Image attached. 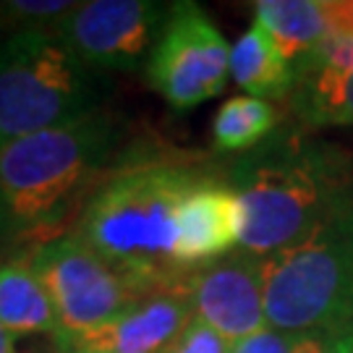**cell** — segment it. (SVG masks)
<instances>
[{
	"instance_id": "obj_1",
	"label": "cell",
	"mask_w": 353,
	"mask_h": 353,
	"mask_svg": "<svg viewBox=\"0 0 353 353\" xmlns=\"http://www.w3.org/2000/svg\"><path fill=\"white\" fill-rule=\"evenodd\" d=\"M239 249L272 256L353 204V154L299 123L280 126L230 168Z\"/></svg>"
},
{
	"instance_id": "obj_2",
	"label": "cell",
	"mask_w": 353,
	"mask_h": 353,
	"mask_svg": "<svg viewBox=\"0 0 353 353\" xmlns=\"http://www.w3.org/2000/svg\"><path fill=\"white\" fill-rule=\"evenodd\" d=\"M210 173L189 157L128 160L92 194L76 233L141 296L183 290L189 275L176 262L178 210Z\"/></svg>"
},
{
	"instance_id": "obj_3",
	"label": "cell",
	"mask_w": 353,
	"mask_h": 353,
	"mask_svg": "<svg viewBox=\"0 0 353 353\" xmlns=\"http://www.w3.org/2000/svg\"><path fill=\"white\" fill-rule=\"evenodd\" d=\"M118 126L100 110L0 144V212L34 228L63 214L118 150Z\"/></svg>"
},
{
	"instance_id": "obj_4",
	"label": "cell",
	"mask_w": 353,
	"mask_h": 353,
	"mask_svg": "<svg viewBox=\"0 0 353 353\" xmlns=\"http://www.w3.org/2000/svg\"><path fill=\"white\" fill-rule=\"evenodd\" d=\"M267 325L325 335L353 327V204L312 236L267 256Z\"/></svg>"
},
{
	"instance_id": "obj_5",
	"label": "cell",
	"mask_w": 353,
	"mask_h": 353,
	"mask_svg": "<svg viewBox=\"0 0 353 353\" xmlns=\"http://www.w3.org/2000/svg\"><path fill=\"white\" fill-rule=\"evenodd\" d=\"M92 68L55 32H11L0 42V144L97 110Z\"/></svg>"
},
{
	"instance_id": "obj_6",
	"label": "cell",
	"mask_w": 353,
	"mask_h": 353,
	"mask_svg": "<svg viewBox=\"0 0 353 353\" xmlns=\"http://www.w3.org/2000/svg\"><path fill=\"white\" fill-rule=\"evenodd\" d=\"M32 265L50 293L61 322L58 345L113 322L144 299L76 230L45 241L32 256Z\"/></svg>"
},
{
	"instance_id": "obj_7",
	"label": "cell",
	"mask_w": 353,
	"mask_h": 353,
	"mask_svg": "<svg viewBox=\"0 0 353 353\" xmlns=\"http://www.w3.org/2000/svg\"><path fill=\"white\" fill-rule=\"evenodd\" d=\"M230 79V45L202 6L181 0L147 58L150 87L176 110H191L223 94Z\"/></svg>"
},
{
	"instance_id": "obj_8",
	"label": "cell",
	"mask_w": 353,
	"mask_h": 353,
	"mask_svg": "<svg viewBox=\"0 0 353 353\" xmlns=\"http://www.w3.org/2000/svg\"><path fill=\"white\" fill-rule=\"evenodd\" d=\"M170 6L154 0L76 3L55 34L87 68L128 71L150 58Z\"/></svg>"
},
{
	"instance_id": "obj_9",
	"label": "cell",
	"mask_w": 353,
	"mask_h": 353,
	"mask_svg": "<svg viewBox=\"0 0 353 353\" xmlns=\"http://www.w3.org/2000/svg\"><path fill=\"white\" fill-rule=\"evenodd\" d=\"M265 272L267 256L239 249L194 270L183 290L194 314L233 345L265 330Z\"/></svg>"
},
{
	"instance_id": "obj_10",
	"label": "cell",
	"mask_w": 353,
	"mask_h": 353,
	"mask_svg": "<svg viewBox=\"0 0 353 353\" xmlns=\"http://www.w3.org/2000/svg\"><path fill=\"white\" fill-rule=\"evenodd\" d=\"M186 290H160L144 296L113 322L71 338L61 348L97 353H165L194 319Z\"/></svg>"
},
{
	"instance_id": "obj_11",
	"label": "cell",
	"mask_w": 353,
	"mask_h": 353,
	"mask_svg": "<svg viewBox=\"0 0 353 353\" xmlns=\"http://www.w3.org/2000/svg\"><path fill=\"white\" fill-rule=\"evenodd\" d=\"M239 243V212L228 176L210 173L189 191L178 210L176 262L191 275L194 270L223 259Z\"/></svg>"
},
{
	"instance_id": "obj_12",
	"label": "cell",
	"mask_w": 353,
	"mask_h": 353,
	"mask_svg": "<svg viewBox=\"0 0 353 353\" xmlns=\"http://www.w3.org/2000/svg\"><path fill=\"white\" fill-rule=\"evenodd\" d=\"M230 76L249 97L267 102H288L296 87L293 63L256 19L230 48Z\"/></svg>"
},
{
	"instance_id": "obj_13",
	"label": "cell",
	"mask_w": 353,
	"mask_h": 353,
	"mask_svg": "<svg viewBox=\"0 0 353 353\" xmlns=\"http://www.w3.org/2000/svg\"><path fill=\"white\" fill-rule=\"evenodd\" d=\"M0 325L16 335L61 338V322L32 262L11 259L0 265Z\"/></svg>"
},
{
	"instance_id": "obj_14",
	"label": "cell",
	"mask_w": 353,
	"mask_h": 353,
	"mask_svg": "<svg viewBox=\"0 0 353 353\" xmlns=\"http://www.w3.org/2000/svg\"><path fill=\"white\" fill-rule=\"evenodd\" d=\"M285 105L293 123H299L306 131L353 128V68L296 71V87Z\"/></svg>"
},
{
	"instance_id": "obj_15",
	"label": "cell",
	"mask_w": 353,
	"mask_h": 353,
	"mask_svg": "<svg viewBox=\"0 0 353 353\" xmlns=\"http://www.w3.org/2000/svg\"><path fill=\"white\" fill-rule=\"evenodd\" d=\"M254 19L290 63H299L332 34L327 0H256Z\"/></svg>"
},
{
	"instance_id": "obj_16",
	"label": "cell",
	"mask_w": 353,
	"mask_h": 353,
	"mask_svg": "<svg viewBox=\"0 0 353 353\" xmlns=\"http://www.w3.org/2000/svg\"><path fill=\"white\" fill-rule=\"evenodd\" d=\"M283 126V115L275 102L236 94L228 97L212 118V144L225 154H249L265 144Z\"/></svg>"
},
{
	"instance_id": "obj_17",
	"label": "cell",
	"mask_w": 353,
	"mask_h": 353,
	"mask_svg": "<svg viewBox=\"0 0 353 353\" xmlns=\"http://www.w3.org/2000/svg\"><path fill=\"white\" fill-rule=\"evenodd\" d=\"M76 8L65 0H8L0 3V26L13 32H55Z\"/></svg>"
},
{
	"instance_id": "obj_18",
	"label": "cell",
	"mask_w": 353,
	"mask_h": 353,
	"mask_svg": "<svg viewBox=\"0 0 353 353\" xmlns=\"http://www.w3.org/2000/svg\"><path fill=\"white\" fill-rule=\"evenodd\" d=\"M316 335L309 332H283L275 327H265L243 341L233 343L230 353H303Z\"/></svg>"
},
{
	"instance_id": "obj_19",
	"label": "cell",
	"mask_w": 353,
	"mask_h": 353,
	"mask_svg": "<svg viewBox=\"0 0 353 353\" xmlns=\"http://www.w3.org/2000/svg\"><path fill=\"white\" fill-rule=\"evenodd\" d=\"M165 353H230V343L212 330L204 319L194 316L191 325Z\"/></svg>"
},
{
	"instance_id": "obj_20",
	"label": "cell",
	"mask_w": 353,
	"mask_h": 353,
	"mask_svg": "<svg viewBox=\"0 0 353 353\" xmlns=\"http://www.w3.org/2000/svg\"><path fill=\"white\" fill-rule=\"evenodd\" d=\"M303 353H353V327L316 335Z\"/></svg>"
},
{
	"instance_id": "obj_21",
	"label": "cell",
	"mask_w": 353,
	"mask_h": 353,
	"mask_svg": "<svg viewBox=\"0 0 353 353\" xmlns=\"http://www.w3.org/2000/svg\"><path fill=\"white\" fill-rule=\"evenodd\" d=\"M332 34L353 37V0H327Z\"/></svg>"
},
{
	"instance_id": "obj_22",
	"label": "cell",
	"mask_w": 353,
	"mask_h": 353,
	"mask_svg": "<svg viewBox=\"0 0 353 353\" xmlns=\"http://www.w3.org/2000/svg\"><path fill=\"white\" fill-rule=\"evenodd\" d=\"M0 353H13V335L0 325Z\"/></svg>"
},
{
	"instance_id": "obj_23",
	"label": "cell",
	"mask_w": 353,
	"mask_h": 353,
	"mask_svg": "<svg viewBox=\"0 0 353 353\" xmlns=\"http://www.w3.org/2000/svg\"><path fill=\"white\" fill-rule=\"evenodd\" d=\"M68 353H97V351H68Z\"/></svg>"
}]
</instances>
